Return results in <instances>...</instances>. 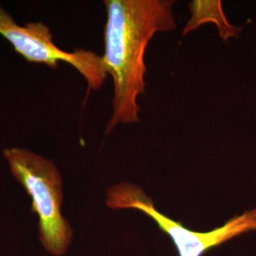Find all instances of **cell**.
<instances>
[{
  "label": "cell",
  "instance_id": "1",
  "mask_svg": "<svg viewBox=\"0 0 256 256\" xmlns=\"http://www.w3.org/2000/svg\"><path fill=\"white\" fill-rule=\"evenodd\" d=\"M172 0H106L104 54L108 74L114 84L108 135L119 124L138 122V98L146 92L144 54L158 32L176 28Z\"/></svg>",
  "mask_w": 256,
  "mask_h": 256
},
{
  "label": "cell",
  "instance_id": "2",
  "mask_svg": "<svg viewBox=\"0 0 256 256\" xmlns=\"http://www.w3.org/2000/svg\"><path fill=\"white\" fill-rule=\"evenodd\" d=\"M3 156L10 173L32 200L38 216L40 242L50 254L61 256L72 239V229L62 214V178L54 162L26 148H5Z\"/></svg>",
  "mask_w": 256,
  "mask_h": 256
},
{
  "label": "cell",
  "instance_id": "3",
  "mask_svg": "<svg viewBox=\"0 0 256 256\" xmlns=\"http://www.w3.org/2000/svg\"><path fill=\"white\" fill-rule=\"evenodd\" d=\"M106 202L112 210L132 209L144 212L171 238L180 256H202L212 248L256 230V206L210 232L188 230L156 210L153 200L140 187L133 183L122 182L110 187Z\"/></svg>",
  "mask_w": 256,
  "mask_h": 256
},
{
  "label": "cell",
  "instance_id": "4",
  "mask_svg": "<svg viewBox=\"0 0 256 256\" xmlns=\"http://www.w3.org/2000/svg\"><path fill=\"white\" fill-rule=\"evenodd\" d=\"M0 36L28 63L45 64L52 68L59 62L72 64L84 76L90 90H99L108 76L102 56L82 48L64 52L55 45L54 34L46 24L30 22L20 26L1 6Z\"/></svg>",
  "mask_w": 256,
  "mask_h": 256
}]
</instances>
